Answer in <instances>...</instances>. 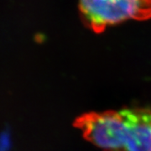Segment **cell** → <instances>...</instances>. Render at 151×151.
Wrapping results in <instances>:
<instances>
[{
	"mask_svg": "<svg viewBox=\"0 0 151 151\" xmlns=\"http://www.w3.org/2000/svg\"><path fill=\"white\" fill-rule=\"evenodd\" d=\"M75 126L104 151H151V108H127L79 116Z\"/></svg>",
	"mask_w": 151,
	"mask_h": 151,
	"instance_id": "cell-1",
	"label": "cell"
},
{
	"mask_svg": "<svg viewBox=\"0 0 151 151\" xmlns=\"http://www.w3.org/2000/svg\"><path fill=\"white\" fill-rule=\"evenodd\" d=\"M79 9L83 20L95 31L151 18V0H79Z\"/></svg>",
	"mask_w": 151,
	"mask_h": 151,
	"instance_id": "cell-2",
	"label": "cell"
}]
</instances>
